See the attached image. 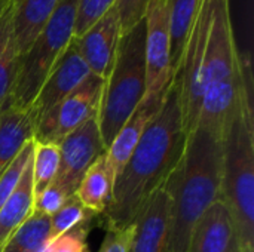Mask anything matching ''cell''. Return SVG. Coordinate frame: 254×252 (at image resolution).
<instances>
[{
  "mask_svg": "<svg viewBox=\"0 0 254 252\" xmlns=\"http://www.w3.org/2000/svg\"><path fill=\"white\" fill-rule=\"evenodd\" d=\"M104 80L91 74L67 98L36 120L34 141L60 144L68 134L98 116Z\"/></svg>",
  "mask_w": 254,
  "mask_h": 252,
  "instance_id": "8992f818",
  "label": "cell"
},
{
  "mask_svg": "<svg viewBox=\"0 0 254 252\" xmlns=\"http://www.w3.org/2000/svg\"><path fill=\"white\" fill-rule=\"evenodd\" d=\"M115 4H116V0H77L74 39L86 33Z\"/></svg>",
  "mask_w": 254,
  "mask_h": 252,
  "instance_id": "cb8c5ba5",
  "label": "cell"
},
{
  "mask_svg": "<svg viewBox=\"0 0 254 252\" xmlns=\"http://www.w3.org/2000/svg\"><path fill=\"white\" fill-rule=\"evenodd\" d=\"M77 0H61L51 19L19 59V68L7 101L30 108L48 74L74 39Z\"/></svg>",
  "mask_w": 254,
  "mask_h": 252,
  "instance_id": "5b68a950",
  "label": "cell"
},
{
  "mask_svg": "<svg viewBox=\"0 0 254 252\" xmlns=\"http://www.w3.org/2000/svg\"><path fill=\"white\" fill-rule=\"evenodd\" d=\"M61 0H12V22L22 56L42 33Z\"/></svg>",
  "mask_w": 254,
  "mask_h": 252,
  "instance_id": "9a60e30c",
  "label": "cell"
},
{
  "mask_svg": "<svg viewBox=\"0 0 254 252\" xmlns=\"http://www.w3.org/2000/svg\"><path fill=\"white\" fill-rule=\"evenodd\" d=\"M121 37L119 16L113 6L86 33L74 39L79 53L86 62L91 74L103 80L107 79L116 58Z\"/></svg>",
  "mask_w": 254,
  "mask_h": 252,
  "instance_id": "8fae6325",
  "label": "cell"
},
{
  "mask_svg": "<svg viewBox=\"0 0 254 252\" xmlns=\"http://www.w3.org/2000/svg\"><path fill=\"white\" fill-rule=\"evenodd\" d=\"M89 226L74 229L46 245L43 252H89L86 244Z\"/></svg>",
  "mask_w": 254,
  "mask_h": 252,
  "instance_id": "4316f807",
  "label": "cell"
},
{
  "mask_svg": "<svg viewBox=\"0 0 254 252\" xmlns=\"http://www.w3.org/2000/svg\"><path fill=\"white\" fill-rule=\"evenodd\" d=\"M167 186L173 198L170 252H188L195 223L222 195V140L196 126Z\"/></svg>",
  "mask_w": 254,
  "mask_h": 252,
  "instance_id": "7a4b0ae2",
  "label": "cell"
},
{
  "mask_svg": "<svg viewBox=\"0 0 254 252\" xmlns=\"http://www.w3.org/2000/svg\"><path fill=\"white\" fill-rule=\"evenodd\" d=\"M165 95L155 97V98H143V101L138 104L135 111L129 116V119L124 123V126L118 131V134L112 140L109 149L106 150V156L115 178L131 157L134 149L140 143L152 119L158 114L165 100Z\"/></svg>",
  "mask_w": 254,
  "mask_h": 252,
  "instance_id": "4fadbf2b",
  "label": "cell"
},
{
  "mask_svg": "<svg viewBox=\"0 0 254 252\" xmlns=\"http://www.w3.org/2000/svg\"><path fill=\"white\" fill-rule=\"evenodd\" d=\"M132 238V224L125 229H107L98 252H128Z\"/></svg>",
  "mask_w": 254,
  "mask_h": 252,
  "instance_id": "83f0119b",
  "label": "cell"
},
{
  "mask_svg": "<svg viewBox=\"0 0 254 252\" xmlns=\"http://www.w3.org/2000/svg\"><path fill=\"white\" fill-rule=\"evenodd\" d=\"M150 0H116L121 36L129 33L135 25L144 21Z\"/></svg>",
  "mask_w": 254,
  "mask_h": 252,
  "instance_id": "484cf974",
  "label": "cell"
},
{
  "mask_svg": "<svg viewBox=\"0 0 254 252\" xmlns=\"http://www.w3.org/2000/svg\"><path fill=\"white\" fill-rule=\"evenodd\" d=\"M91 71L79 53L74 39L54 65L46 80L43 82L37 97L34 98L30 110L33 111L36 120L67 98L73 91H76L88 77Z\"/></svg>",
  "mask_w": 254,
  "mask_h": 252,
  "instance_id": "30bf717a",
  "label": "cell"
},
{
  "mask_svg": "<svg viewBox=\"0 0 254 252\" xmlns=\"http://www.w3.org/2000/svg\"><path fill=\"white\" fill-rule=\"evenodd\" d=\"M237 226L226 203L216 201L195 223L188 252H240Z\"/></svg>",
  "mask_w": 254,
  "mask_h": 252,
  "instance_id": "7c38bea8",
  "label": "cell"
},
{
  "mask_svg": "<svg viewBox=\"0 0 254 252\" xmlns=\"http://www.w3.org/2000/svg\"><path fill=\"white\" fill-rule=\"evenodd\" d=\"M31 160L25 166L16 189L0 209V251L10 236L33 215L34 187Z\"/></svg>",
  "mask_w": 254,
  "mask_h": 252,
  "instance_id": "2e32d148",
  "label": "cell"
},
{
  "mask_svg": "<svg viewBox=\"0 0 254 252\" xmlns=\"http://www.w3.org/2000/svg\"><path fill=\"white\" fill-rule=\"evenodd\" d=\"M173 198L167 183L143 205L132 223L128 252H170Z\"/></svg>",
  "mask_w": 254,
  "mask_h": 252,
  "instance_id": "9c48e42d",
  "label": "cell"
},
{
  "mask_svg": "<svg viewBox=\"0 0 254 252\" xmlns=\"http://www.w3.org/2000/svg\"><path fill=\"white\" fill-rule=\"evenodd\" d=\"M240 252H244V251H240Z\"/></svg>",
  "mask_w": 254,
  "mask_h": 252,
  "instance_id": "f1b7e54d",
  "label": "cell"
},
{
  "mask_svg": "<svg viewBox=\"0 0 254 252\" xmlns=\"http://www.w3.org/2000/svg\"><path fill=\"white\" fill-rule=\"evenodd\" d=\"M49 218L33 214L4 244L0 252H43L48 245Z\"/></svg>",
  "mask_w": 254,
  "mask_h": 252,
  "instance_id": "ffe728a7",
  "label": "cell"
},
{
  "mask_svg": "<svg viewBox=\"0 0 254 252\" xmlns=\"http://www.w3.org/2000/svg\"><path fill=\"white\" fill-rule=\"evenodd\" d=\"M144 98L162 97L168 92L174 74L171 68L167 0H150L144 16Z\"/></svg>",
  "mask_w": 254,
  "mask_h": 252,
  "instance_id": "52a82bcc",
  "label": "cell"
},
{
  "mask_svg": "<svg viewBox=\"0 0 254 252\" xmlns=\"http://www.w3.org/2000/svg\"><path fill=\"white\" fill-rule=\"evenodd\" d=\"M144 94V21H141L121 37L113 67L104 80L97 123L106 150L118 131L143 101Z\"/></svg>",
  "mask_w": 254,
  "mask_h": 252,
  "instance_id": "277c9868",
  "label": "cell"
},
{
  "mask_svg": "<svg viewBox=\"0 0 254 252\" xmlns=\"http://www.w3.org/2000/svg\"><path fill=\"white\" fill-rule=\"evenodd\" d=\"M70 198V195L57 183H51L43 192L34 196L33 214L51 218Z\"/></svg>",
  "mask_w": 254,
  "mask_h": 252,
  "instance_id": "d4e9b609",
  "label": "cell"
},
{
  "mask_svg": "<svg viewBox=\"0 0 254 252\" xmlns=\"http://www.w3.org/2000/svg\"><path fill=\"white\" fill-rule=\"evenodd\" d=\"M19 59L21 55L12 22V0H0V107L10 97Z\"/></svg>",
  "mask_w": 254,
  "mask_h": 252,
  "instance_id": "d6986e66",
  "label": "cell"
},
{
  "mask_svg": "<svg viewBox=\"0 0 254 252\" xmlns=\"http://www.w3.org/2000/svg\"><path fill=\"white\" fill-rule=\"evenodd\" d=\"M186 138L179 88L173 82L162 107L115 178L112 198L103 214L107 229H125L134 223L147 199L177 168Z\"/></svg>",
  "mask_w": 254,
  "mask_h": 252,
  "instance_id": "6da1fadb",
  "label": "cell"
},
{
  "mask_svg": "<svg viewBox=\"0 0 254 252\" xmlns=\"http://www.w3.org/2000/svg\"><path fill=\"white\" fill-rule=\"evenodd\" d=\"M237 226L241 251L254 252L253 105L243 102L222 137V195Z\"/></svg>",
  "mask_w": 254,
  "mask_h": 252,
  "instance_id": "3957f363",
  "label": "cell"
},
{
  "mask_svg": "<svg viewBox=\"0 0 254 252\" xmlns=\"http://www.w3.org/2000/svg\"><path fill=\"white\" fill-rule=\"evenodd\" d=\"M94 217H97V215L92 214L91 211H88L74 195L70 196L64 202V205L49 218L48 244H51L52 241L58 239L60 236H63L74 229L89 226L91 221L94 220Z\"/></svg>",
  "mask_w": 254,
  "mask_h": 252,
  "instance_id": "44dd1931",
  "label": "cell"
},
{
  "mask_svg": "<svg viewBox=\"0 0 254 252\" xmlns=\"http://www.w3.org/2000/svg\"><path fill=\"white\" fill-rule=\"evenodd\" d=\"M33 150H34V140L27 143L25 147L21 150V153L13 159V162L0 174V209L16 189L25 166L33 159Z\"/></svg>",
  "mask_w": 254,
  "mask_h": 252,
  "instance_id": "603a6c76",
  "label": "cell"
},
{
  "mask_svg": "<svg viewBox=\"0 0 254 252\" xmlns=\"http://www.w3.org/2000/svg\"><path fill=\"white\" fill-rule=\"evenodd\" d=\"M113 183V172L106 153H103L83 174L74 196L88 211L95 215H103L112 198Z\"/></svg>",
  "mask_w": 254,
  "mask_h": 252,
  "instance_id": "e0dca14e",
  "label": "cell"
},
{
  "mask_svg": "<svg viewBox=\"0 0 254 252\" xmlns=\"http://www.w3.org/2000/svg\"><path fill=\"white\" fill-rule=\"evenodd\" d=\"M36 117L30 108H19L7 100L0 107V174L34 138Z\"/></svg>",
  "mask_w": 254,
  "mask_h": 252,
  "instance_id": "5bb4252c",
  "label": "cell"
},
{
  "mask_svg": "<svg viewBox=\"0 0 254 252\" xmlns=\"http://www.w3.org/2000/svg\"><path fill=\"white\" fill-rule=\"evenodd\" d=\"M60 168L54 180L70 196L74 195L88 168L106 153L97 117L68 134L60 144Z\"/></svg>",
  "mask_w": 254,
  "mask_h": 252,
  "instance_id": "ba28073f",
  "label": "cell"
},
{
  "mask_svg": "<svg viewBox=\"0 0 254 252\" xmlns=\"http://www.w3.org/2000/svg\"><path fill=\"white\" fill-rule=\"evenodd\" d=\"M202 0H167L171 68L176 76L185 55L192 27L198 16Z\"/></svg>",
  "mask_w": 254,
  "mask_h": 252,
  "instance_id": "ac0fdd59",
  "label": "cell"
},
{
  "mask_svg": "<svg viewBox=\"0 0 254 252\" xmlns=\"http://www.w3.org/2000/svg\"><path fill=\"white\" fill-rule=\"evenodd\" d=\"M60 168V147L49 143L34 141L31 172L34 196L43 192L57 177Z\"/></svg>",
  "mask_w": 254,
  "mask_h": 252,
  "instance_id": "7402d4cb",
  "label": "cell"
}]
</instances>
